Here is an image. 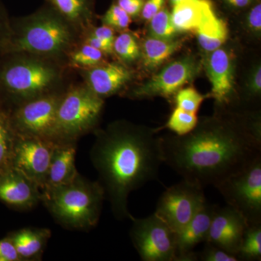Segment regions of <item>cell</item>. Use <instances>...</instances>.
I'll use <instances>...</instances> for the list:
<instances>
[{"label":"cell","instance_id":"obj_1","mask_svg":"<svg viewBox=\"0 0 261 261\" xmlns=\"http://www.w3.org/2000/svg\"><path fill=\"white\" fill-rule=\"evenodd\" d=\"M163 163L183 179L216 187L261 159L258 122L214 116L190 133L161 137Z\"/></svg>","mask_w":261,"mask_h":261},{"label":"cell","instance_id":"obj_2","mask_svg":"<svg viewBox=\"0 0 261 261\" xmlns=\"http://www.w3.org/2000/svg\"><path fill=\"white\" fill-rule=\"evenodd\" d=\"M90 158L116 219H130V192L159 180L163 163L161 137L147 127L117 121L95 130Z\"/></svg>","mask_w":261,"mask_h":261},{"label":"cell","instance_id":"obj_3","mask_svg":"<svg viewBox=\"0 0 261 261\" xmlns=\"http://www.w3.org/2000/svg\"><path fill=\"white\" fill-rule=\"evenodd\" d=\"M78 32L44 4L32 14L10 20V34L0 55L27 53L61 61L78 44Z\"/></svg>","mask_w":261,"mask_h":261},{"label":"cell","instance_id":"obj_4","mask_svg":"<svg viewBox=\"0 0 261 261\" xmlns=\"http://www.w3.org/2000/svg\"><path fill=\"white\" fill-rule=\"evenodd\" d=\"M63 79L59 61L27 53L1 55L0 94L8 108L61 92Z\"/></svg>","mask_w":261,"mask_h":261},{"label":"cell","instance_id":"obj_5","mask_svg":"<svg viewBox=\"0 0 261 261\" xmlns=\"http://www.w3.org/2000/svg\"><path fill=\"white\" fill-rule=\"evenodd\" d=\"M104 190L79 173L70 183L42 191V202L55 221L68 230L89 231L100 219Z\"/></svg>","mask_w":261,"mask_h":261},{"label":"cell","instance_id":"obj_6","mask_svg":"<svg viewBox=\"0 0 261 261\" xmlns=\"http://www.w3.org/2000/svg\"><path fill=\"white\" fill-rule=\"evenodd\" d=\"M103 106V99L85 84L67 89L58 106L53 140L77 142L80 137L95 130Z\"/></svg>","mask_w":261,"mask_h":261},{"label":"cell","instance_id":"obj_7","mask_svg":"<svg viewBox=\"0 0 261 261\" xmlns=\"http://www.w3.org/2000/svg\"><path fill=\"white\" fill-rule=\"evenodd\" d=\"M216 188L227 205L245 218L248 226L261 225V159L221 182Z\"/></svg>","mask_w":261,"mask_h":261},{"label":"cell","instance_id":"obj_8","mask_svg":"<svg viewBox=\"0 0 261 261\" xmlns=\"http://www.w3.org/2000/svg\"><path fill=\"white\" fill-rule=\"evenodd\" d=\"M130 220V238L141 260H176V233L157 215Z\"/></svg>","mask_w":261,"mask_h":261},{"label":"cell","instance_id":"obj_9","mask_svg":"<svg viewBox=\"0 0 261 261\" xmlns=\"http://www.w3.org/2000/svg\"><path fill=\"white\" fill-rule=\"evenodd\" d=\"M206 202L204 187L183 179L163 192L154 213L176 233Z\"/></svg>","mask_w":261,"mask_h":261},{"label":"cell","instance_id":"obj_10","mask_svg":"<svg viewBox=\"0 0 261 261\" xmlns=\"http://www.w3.org/2000/svg\"><path fill=\"white\" fill-rule=\"evenodd\" d=\"M64 92L47 94L9 108L15 133L53 140L57 111Z\"/></svg>","mask_w":261,"mask_h":261},{"label":"cell","instance_id":"obj_11","mask_svg":"<svg viewBox=\"0 0 261 261\" xmlns=\"http://www.w3.org/2000/svg\"><path fill=\"white\" fill-rule=\"evenodd\" d=\"M56 144L50 139L15 133L10 167L23 173L42 190Z\"/></svg>","mask_w":261,"mask_h":261},{"label":"cell","instance_id":"obj_12","mask_svg":"<svg viewBox=\"0 0 261 261\" xmlns=\"http://www.w3.org/2000/svg\"><path fill=\"white\" fill-rule=\"evenodd\" d=\"M199 71L200 65L195 58L185 57L166 65L152 79L134 89L129 95L135 98L171 97L193 80Z\"/></svg>","mask_w":261,"mask_h":261},{"label":"cell","instance_id":"obj_13","mask_svg":"<svg viewBox=\"0 0 261 261\" xmlns=\"http://www.w3.org/2000/svg\"><path fill=\"white\" fill-rule=\"evenodd\" d=\"M248 227L245 218L238 211L227 205L217 206L205 243L212 244L236 255Z\"/></svg>","mask_w":261,"mask_h":261},{"label":"cell","instance_id":"obj_14","mask_svg":"<svg viewBox=\"0 0 261 261\" xmlns=\"http://www.w3.org/2000/svg\"><path fill=\"white\" fill-rule=\"evenodd\" d=\"M0 202L13 209L27 211L42 202V190L15 168L0 171Z\"/></svg>","mask_w":261,"mask_h":261},{"label":"cell","instance_id":"obj_15","mask_svg":"<svg viewBox=\"0 0 261 261\" xmlns=\"http://www.w3.org/2000/svg\"><path fill=\"white\" fill-rule=\"evenodd\" d=\"M217 206L207 201L191 221L176 233L175 261L197 260V254L194 250L199 244L205 243Z\"/></svg>","mask_w":261,"mask_h":261},{"label":"cell","instance_id":"obj_16","mask_svg":"<svg viewBox=\"0 0 261 261\" xmlns=\"http://www.w3.org/2000/svg\"><path fill=\"white\" fill-rule=\"evenodd\" d=\"M80 70L86 85L102 99L119 92L133 77L127 67L118 63H102Z\"/></svg>","mask_w":261,"mask_h":261},{"label":"cell","instance_id":"obj_17","mask_svg":"<svg viewBox=\"0 0 261 261\" xmlns=\"http://www.w3.org/2000/svg\"><path fill=\"white\" fill-rule=\"evenodd\" d=\"M233 58L226 49L211 51L206 63V72L211 84V97L219 105L227 104L233 90Z\"/></svg>","mask_w":261,"mask_h":261},{"label":"cell","instance_id":"obj_18","mask_svg":"<svg viewBox=\"0 0 261 261\" xmlns=\"http://www.w3.org/2000/svg\"><path fill=\"white\" fill-rule=\"evenodd\" d=\"M76 150L77 142H56L42 191L67 185L76 177Z\"/></svg>","mask_w":261,"mask_h":261},{"label":"cell","instance_id":"obj_19","mask_svg":"<svg viewBox=\"0 0 261 261\" xmlns=\"http://www.w3.org/2000/svg\"><path fill=\"white\" fill-rule=\"evenodd\" d=\"M51 235L49 228L27 227L12 231L7 237L22 260L31 261L41 260Z\"/></svg>","mask_w":261,"mask_h":261},{"label":"cell","instance_id":"obj_20","mask_svg":"<svg viewBox=\"0 0 261 261\" xmlns=\"http://www.w3.org/2000/svg\"><path fill=\"white\" fill-rule=\"evenodd\" d=\"M80 34L92 27L94 0H44Z\"/></svg>","mask_w":261,"mask_h":261},{"label":"cell","instance_id":"obj_21","mask_svg":"<svg viewBox=\"0 0 261 261\" xmlns=\"http://www.w3.org/2000/svg\"><path fill=\"white\" fill-rule=\"evenodd\" d=\"M195 32L200 47L209 53L221 47L227 39V25L215 13L210 0L206 5L202 20Z\"/></svg>","mask_w":261,"mask_h":261},{"label":"cell","instance_id":"obj_22","mask_svg":"<svg viewBox=\"0 0 261 261\" xmlns=\"http://www.w3.org/2000/svg\"><path fill=\"white\" fill-rule=\"evenodd\" d=\"M209 0H181L173 5L171 13L173 25L178 32L196 31L200 23Z\"/></svg>","mask_w":261,"mask_h":261},{"label":"cell","instance_id":"obj_23","mask_svg":"<svg viewBox=\"0 0 261 261\" xmlns=\"http://www.w3.org/2000/svg\"><path fill=\"white\" fill-rule=\"evenodd\" d=\"M182 40H163L149 37L142 46V61L147 70L157 68L181 47Z\"/></svg>","mask_w":261,"mask_h":261},{"label":"cell","instance_id":"obj_24","mask_svg":"<svg viewBox=\"0 0 261 261\" xmlns=\"http://www.w3.org/2000/svg\"><path fill=\"white\" fill-rule=\"evenodd\" d=\"M15 137L9 108L5 107L0 110V171L10 167Z\"/></svg>","mask_w":261,"mask_h":261},{"label":"cell","instance_id":"obj_25","mask_svg":"<svg viewBox=\"0 0 261 261\" xmlns=\"http://www.w3.org/2000/svg\"><path fill=\"white\" fill-rule=\"evenodd\" d=\"M106 55L97 49L82 42L76 45L67 57L70 66L78 69H87L103 63Z\"/></svg>","mask_w":261,"mask_h":261},{"label":"cell","instance_id":"obj_26","mask_svg":"<svg viewBox=\"0 0 261 261\" xmlns=\"http://www.w3.org/2000/svg\"><path fill=\"white\" fill-rule=\"evenodd\" d=\"M238 257L240 260H261V225L247 227Z\"/></svg>","mask_w":261,"mask_h":261},{"label":"cell","instance_id":"obj_27","mask_svg":"<svg viewBox=\"0 0 261 261\" xmlns=\"http://www.w3.org/2000/svg\"><path fill=\"white\" fill-rule=\"evenodd\" d=\"M149 21L150 37L171 40L177 34V30L171 20V13L166 8H162Z\"/></svg>","mask_w":261,"mask_h":261},{"label":"cell","instance_id":"obj_28","mask_svg":"<svg viewBox=\"0 0 261 261\" xmlns=\"http://www.w3.org/2000/svg\"><path fill=\"white\" fill-rule=\"evenodd\" d=\"M197 113L187 112L176 107L164 128L171 130L176 135L183 136L192 132L198 123Z\"/></svg>","mask_w":261,"mask_h":261},{"label":"cell","instance_id":"obj_29","mask_svg":"<svg viewBox=\"0 0 261 261\" xmlns=\"http://www.w3.org/2000/svg\"><path fill=\"white\" fill-rule=\"evenodd\" d=\"M113 53L125 63H132L140 56V48L135 37L130 33L123 32L117 36L113 42Z\"/></svg>","mask_w":261,"mask_h":261},{"label":"cell","instance_id":"obj_30","mask_svg":"<svg viewBox=\"0 0 261 261\" xmlns=\"http://www.w3.org/2000/svg\"><path fill=\"white\" fill-rule=\"evenodd\" d=\"M205 99V96L199 93L195 89L189 87L176 92L175 102L176 107L187 112L197 113Z\"/></svg>","mask_w":261,"mask_h":261},{"label":"cell","instance_id":"obj_31","mask_svg":"<svg viewBox=\"0 0 261 261\" xmlns=\"http://www.w3.org/2000/svg\"><path fill=\"white\" fill-rule=\"evenodd\" d=\"M105 25L113 29L124 30L130 23V17L116 3H113L101 18Z\"/></svg>","mask_w":261,"mask_h":261},{"label":"cell","instance_id":"obj_32","mask_svg":"<svg viewBox=\"0 0 261 261\" xmlns=\"http://www.w3.org/2000/svg\"><path fill=\"white\" fill-rule=\"evenodd\" d=\"M202 261H238L236 255L230 253L221 247L205 243L203 250L197 254V260Z\"/></svg>","mask_w":261,"mask_h":261},{"label":"cell","instance_id":"obj_33","mask_svg":"<svg viewBox=\"0 0 261 261\" xmlns=\"http://www.w3.org/2000/svg\"><path fill=\"white\" fill-rule=\"evenodd\" d=\"M0 261H23L8 237L0 240Z\"/></svg>","mask_w":261,"mask_h":261},{"label":"cell","instance_id":"obj_34","mask_svg":"<svg viewBox=\"0 0 261 261\" xmlns=\"http://www.w3.org/2000/svg\"><path fill=\"white\" fill-rule=\"evenodd\" d=\"M10 19L3 2L0 0V51L4 47L10 34Z\"/></svg>","mask_w":261,"mask_h":261},{"label":"cell","instance_id":"obj_35","mask_svg":"<svg viewBox=\"0 0 261 261\" xmlns=\"http://www.w3.org/2000/svg\"><path fill=\"white\" fill-rule=\"evenodd\" d=\"M86 32L89 33L113 47V42L116 39V36H115L114 29L111 27L105 25L102 27H97V28L91 27Z\"/></svg>","mask_w":261,"mask_h":261},{"label":"cell","instance_id":"obj_36","mask_svg":"<svg viewBox=\"0 0 261 261\" xmlns=\"http://www.w3.org/2000/svg\"><path fill=\"white\" fill-rule=\"evenodd\" d=\"M144 3V0H117L116 4L130 17H136L140 14Z\"/></svg>","mask_w":261,"mask_h":261},{"label":"cell","instance_id":"obj_37","mask_svg":"<svg viewBox=\"0 0 261 261\" xmlns=\"http://www.w3.org/2000/svg\"><path fill=\"white\" fill-rule=\"evenodd\" d=\"M166 0H147L144 3L141 15L144 20H150L156 13L163 8Z\"/></svg>","mask_w":261,"mask_h":261},{"label":"cell","instance_id":"obj_38","mask_svg":"<svg viewBox=\"0 0 261 261\" xmlns=\"http://www.w3.org/2000/svg\"><path fill=\"white\" fill-rule=\"evenodd\" d=\"M248 27L253 32L260 33L261 31V5L257 3L249 11L247 17Z\"/></svg>","mask_w":261,"mask_h":261},{"label":"cell","instance_id":"obj_39","mask_svg":"<svg viewBox=\"0 0 261 261\" xmlns=\"http://www.w3.org/2000/svg\"><path fill=\"white\" fill-rule=\"evenodd\" d=\"M249 92L252 96H257L261 92V67L257 65L253 70L247 84Z\"/></svg>","mask_w":261,"mask_h":261},{"label":"cell","instance_id":"obj_40","mask_svg":"<svg viewBox=\"0 0 261 261\" xmlns=\"http://www.w3.org/2000/svg\"><path fill=\"white\" fill-rule=\"evenodd\" d=\"M226 4L235 8H243L248 6L253 0H224Z\"/></svg>","mask_w":261,"mask_h":261},{"label":"cell","instance_id":"obj_41","mask_svg":"<svg viewBox=\"0 0 261 261\" xmlns=\"http://www.w3.org/2000/svg\"><path fill=\"white\" fill-rule=\"evenodd\" d=\"M5 107H6V106H5L4 100H3V97H2L1 94H0V110L3 109Z\"/></svg>","mask_w":261,"mask_h":261},{"label":"cell","instance_id":"obj_42","mask_svg":"<svg viewBox=\"0 0 261 261\" xmlns=\"http://www.w3.org/2000/svg\"><path fill=\"white\" fill-rule=\"evenodd\" d=\"M181 1V0H169L170 3L172 5H174L176 4V3H178V2Z\"/></svg>","mask_w":261,"mask_h":261}]
</instances>
